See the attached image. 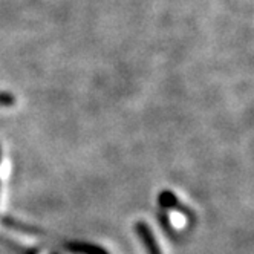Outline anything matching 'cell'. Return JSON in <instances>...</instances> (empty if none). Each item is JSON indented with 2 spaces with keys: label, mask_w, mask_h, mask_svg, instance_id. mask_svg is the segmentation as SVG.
<instances>
[{
  "label": "cell",
  "mask_w": 254,
  "mask_h": 254,
  "mask_svg": "<svg viewBox=\"0 0 254 254\" xmlns=\"http://www.w3.org/2000/svg\"><path fill=\"white\" fill-rule=\"evenodd\" d=\"M159 204L162 207H167V208H173V210H179V211H183V213H189V210L184 207V205H181L178 199L173 196V193L170 191H162L159 194Z\"/></svg>",
  "instance_id": "obj_2"
},
{
  "label": "cell",
  "mask_w": 254,
  "mask_h": 254,
  "mask_svg": "<svg viewBox=\"0 0 254 254\" xmlns=\"http://www.w3.org/2000/svg\"><path fill=\"white\" fill-rule=\"evenodd\" d=\"M69 250L74 251V253H78V254H107L103 248H100L97 245H92V244L74 242V244H69Z\"/></svg>",
  "instance_id": "obj_3"
},
{
  "label": "cell",
  "mask_w": 254,
  "mask_h": 254,
  "mask_svg": "<svg viewBox=\"0 0 254 254\" xmlns=\"http://www.w3.org/2000/svg\"><path fill=\"white\" fill-rule=\"evenodd\" d=\"M15 104V97L11 92H2L0 90V106H12Z\"/></svg>",
  "instance_id": "obj_4"
},
{
  "label": "cell",
  "mask_w": 254,
  "mask_h": 254,
  "mask_svg": "<svg viewBox=\"0 0 254 254\" xmlns=\"http://www.w3.org/2000/svg\"><path fill=\"white\" fill-rule=\"evenodd\" d=\"M135 231L138 234V238L141 239L144 248H146L147 254H162L158 242H156V238L153 236V231L150 230V227L146 224V222H136L135 224Z\"/></svg>",
  "instance_id": "obj_1"
}]
</instances>
